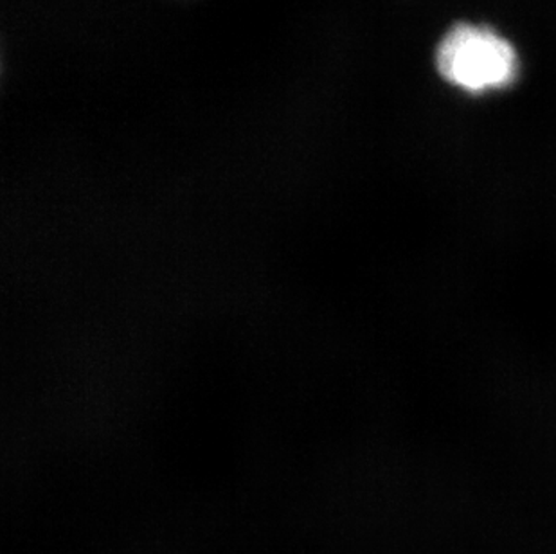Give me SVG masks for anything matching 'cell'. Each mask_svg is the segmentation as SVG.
Returning a JSON list of instances; mask_svg holds the SVG:
<instances>
[{"label":"cell","instance_id":"6da1fadb","mask_svg":"<svg viewBox=\"0 0 556 554\" xmlns=\"http://www.w3.org/2000/svg\"><path fill=\"white\" fill-rule=\"evenodd\" d=\"M435 65L446 81L473 95L508 87L519 71L514 46L494 29L473 24H457L446 33Z\"/></svg>","mask_w":556,"mask_h":554}]
</instances>
